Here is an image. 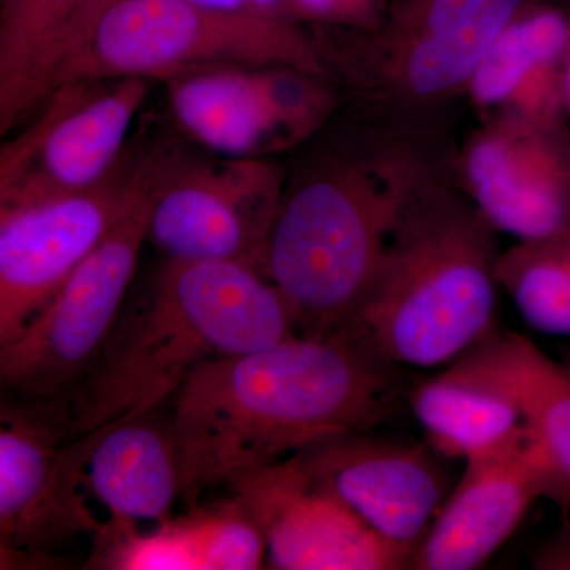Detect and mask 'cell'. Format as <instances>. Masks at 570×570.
Wrapping results in <instances>:
<instances>
[{"mask_svg":"<svg viewBox=\"0 0 570 570\" xmlns=\"http://www.w3.org/2000/svg\"><path fill=\"white\" fill-rule=\"evenodd\" d=\"M396 365L351 332L295 335L249 354L212 360L171 397L181 499L228 487L266 464L347 434L395 411Z\"/></svg>","mask_w":570,"mask_h":570,"instance_id":"obj_1","label":"cell"},{"mask_svg":"<svg viewBox=\"0 0 570 570\" xmlns=\"http://www.w3.org/2000/svg\"><path fill=\"white\" fill-rule=\"evenodd\" d=\"M291 307L254 266L168 261L145 296L116 322L88 379L48 409L78 439L157 411L197 367L295 336Z\"/></svg>","mask_w":570,"mask_h":570,"instance_id":"obj_2","label":"cell"},{"mask_svg":"<svg viewBox=\"0 0 570 570\" xmlns=\"http://www.w3.org/2000/svg\"><path fill=\"white\" fill-rule=\"evenodd\" d=\"M348 332L393 365H452L494 332L493 279L464 225L409 228Z\"/></svg>","mask_w":570,"mask_h":570,"instance_id":"obj_3","label":"cell"},{"mask_svg":"<svg viewBox=\"0 0 570 570\" xmlns=\"http://www.w3.org/2000/svg\"><path fill=\"white\" fill-rule=\"evenodd\" d=\"M302 61L305 55L291 33L261 11L187 0H110L63 61L55 91L69 82L168 80L206 67Z\"/></svg>","mask_w":570,"mask_h":570,"instance_id":"obj_4","label":"cell"},{"mask_svg":"<svg viewBox=\"0 0 570 570\" xmlns=\"http://www.w3.org/2000/svg\"><path fill=\"white\" fill-rule=\"evenodd\" d=\"M149 209L148 179L138 176L102 242L32 324L0 346V384L7 396L33 406L58 407L88 379L121 317L148 236Z\"/></svg>","mask_w":570,"mask_h":570,"instance_id":"obj_5","label":"cell"},{"mask_svg":"<svg viewBox=\"0 0 570 570\" xmlns=\"http://www.w3.org/2000/svg\"><path fill=\"white\" fill-rule=\"evenodd\" d=\"M382 216L346 184H307L283 208L262 265L306 336L348 332L365 303L382 253Z\"/></svg>","mask_w":570,"mask_h":570,"instance_id":"obj_6","label":"cell"},{"mask_svg":"<svg viewBox=\"0 0 570 570\" xmlns=\"http://www.w3.org/2000/svg\"><path fill=\"white\" fill-rule=\"evenodd\" d=\"M85 439H69L48 409L3 397L0 407L2 569L45 562L104 527L86 504Z\"/></svg>","mask_w":570,"mask_h":570,"instance_id":"obj_7","label":"cell"},{"mask_svg":"<svg viewBox=\"0 0 570 570\" xmlns=\"http://www.w3.org/2000/svg\"><path fill=\"white\" fill-rule=\"evenodd\" d=\"M146 78H119L94 94L92 81L56 89L28 132L0 157V205H26L91 189L108 176L148 94Z\"/></svg>","mask_w":570,"mask_h":570,"instance_id":"obj_8","label":"cell"},{"mask_svg":"<svg viewBox=\"0 0 570 570\" xmlns=\"http://www.w3.org/2000/svg\"><path fill=\"white\" fill-rule=\"evenodd\" d=\"M265 539L266 564L279 570L406 569L411 558L360 519L299 453L228 487Z\"/></svg>","mask_w":570,"mask_h":570,"instance_id":"obj_9","label":"cell"},{"mask_svg":"<svg viewBox=\"0 0 570 570\" xmlns=\"http://www.w3.org/2000/svg\"><path fill=\"white\" fill-rule=\"evenodd\" d=\"M134 181L111 178L26 205H0V346L21 335L102 242Z\"/></svg>","mask_w":570,"mask_h":570,"instance_id":"obj_10","label":"cell"},{"mask_svg":"<svg viewBox=\"0 0 570 570\" xmlns=\"http://www.w3.org/2000/svg\"><path fill=\"white\" fill-rule=\"evenodd\" d=\"M539 498L566 509L570 490L524 425L498 448L466 460L463 478L439 509L409 568H480L508 542Z\"/></svg>","mask_w":570,"mask_h":570,"instance_id":"obj_11","label":"cell"},{"mask_svg":"<svg viewBox=\"0 0 570 570\" xmlns=\"http://www.w3.org/2000/svg\"><path fill=\"white\" fill-rule=\"evenodd\" d=\"M148 236L168 261H235L257 268L276 212L258 165H197L146 175Z\"/></svg>","mask_w":570,"mask_h":570,"instance_id":"obj_12","label":"cell"},{"mask_svg":"<svg viewBox=\"0 0 570 570\" xmlns=\"http://www.w3.org/2000/svg\"><path fill=\"white\" fill-rule=\"evenodd\" d=\"M298 453L371 530L412 560L448 491L425 448L355 433Z\"/></svg>","mask_w":570,"mask_h":570,"instance_id":"obj_13","label":"cell"},{"mask_svg":"<svg viewBox=\"0 0 570 570\" xmlns=\"http://www.w3.org/2000/svg\"><path fill=\"white\" fill-rule=\"evenodd\" d=\"M88 448L86 485L112 520L171 519L181 498V468L171 420L146 412L82 436Z\"/></svg>","mask_w":570,"mask_h":570,"instance_id":"obj_14","label":"cell"},{"mask_svg":"<svg viewBox=\"0 0 570 570\" xmlns=\"http://www.w3.org/2000/svg\"><path fill=\"white\" fill-rule=\"evenodd\" d=\"M110 0H2L0 132L55 91L56 75Z\"/></svg>","mask_w":570,"mask_h":570,"instance_id":"obj_15","label":"cell"},{"mask_svg":"<svg viewBox=\"0 0 570 570\" xmlns=\"http://www.w3.org/2000/svg\"><path fill=\"white\" fill-rule=\"evenodd\" d=\"M450 370L497 390L519 406L532 438L570 490V374L528 337L499 333Z\"/></svg>","mask_w":570,"mask_h":570,"instance_id":"obj_16","label":"cell"},{"mask_svg":"<svg viewBox=\"0 0 570 570\" xmlns=\"http://www.w3.org/2000/svg\"><path fill=\"white\" fill-rule=\"evenodd\" d=\"M167 81L183 129L216 151L249 156L277 124L262 75L249 67H206Z\"/></svg>","mask_w":570,"mask_h":570,"instance_id":"obj_17","label":"cell"},{"mask_svg":"<svg viewBox=\"0 0 570 570\" xmlns=\"http://www.w3.org/2000/svg\"><path fill=\"white\" fill-rule=\"evenodd\" d=\"M407 400L431 448L448 459L469 460L498 448L524 426L510 397L450 367L415 385Z\"/></svg>","mask_w":570,"mask_h":570,"instance_id":"obj_18","label":"cell"},{"mask_svg":"<svg viewBox=\"0 0 570 570\" xmlns=\"http://www.w3.org/2000/svg\"><path fill=\"white\" fill-rule=\"evenodd\" d=\"M519 0H434L430 33L409 61L415 91H442L469 77L485 58Z\"/></svg>","mask_w":570,"mask_h":570,"instance_id":"obj_19","label":"cell"},{"mask_svg":"<svg viewBox=\"0 0 570 570\" xmlns=\"http://www.w3.org/2000/svg\"><path fill=\"white\" fill-rule=\"evenodd\" d=\"M469 175L483 212L502 230L531 243L570 238V205L557 178L517 174L497 141L472 151Z\"/></svg>","mask_w":570,"mask_h":570,"instance_id":"obj_20","label":"cell"},{"mask_svg":"<svg viewBox=\"0 0 570 570\" xmlns=\"http://www.w3.org/2000/svg\"><path fill=\"white\" fill-rule=\"evenodd\" d=\"M204 519L200 508L140 532L137 523L108 520L94 535L88 568L121 570L202 569Z\"/></svg>","mask_w":570,"mask_h":570,"instance_id":"obj_21","label":"cell"},{"mask_svg":"<svg viewBox=\"0 0 570 570\" xmlns=\"http://www.w3.org/2000/svg\"><path fill=\"white\" fill-rule=\"evenodd\" d=\"M534 245L509 268L510 295L532 328L570 336V238Z\"/></svg>","mask_w":570,"mask_h":570,"instance_id":"obj_22","label":"cell"},{"mask_svg":"<svg viewBox=\"0 0 570 570\" xmlns=\"http://www.w3.org/2000/svg\"><path fill=\"white\" fill-rule=\"evenodd\" d=\"M568 41V22L553 11L512 26L480 62L474 77L475 96L483 102L504 99L531 70L554 61Z\"/></svg>","mask_w":570,"mask_h":570,"instance_id":"obj_23","label":"cell"},{"mask_svg":"<svg viewBox=\"0 0 570 570\" xmlns=\"http://www.w3.org/2000/svg\"><path fill=\"white\" fill-rule=\"evenodd\" d=\"M204 517L202 570H254L266 564L262 531L235 494L198 505Z\"/></svg>","mask_w":570,"mask_h":570,"instance_id":"obj_24","label":"cell"},{"mask_svg":"<svg viewBox=\"0 0 570 570\" xmlns=\"http://www.w3.org/2000/svg\"><path fill=\"white\" fill-rule=\"evenodd\" d=\"M187 2L213 7V9L261 11V13H264L255 6L254 0H187Z\"/></svg>","mask_w":570,"mask_h":570,"instance_id":"obj_25","label":"cell"},{"mask_svg":"<svg viewBox=\"0 0 570 570\" xmlns=\"http://www.w3.org/2000/svg\"><path fill=\"white\" fill-rule=\"evenodd\" d=\"M298 2L307 10L318 14L335 13L346 6V0H298Z\"/></svg>","mask_w":570,"mask_h":570,"instance_id":"obj_26","label":"cell"},{"mask_svg":"<svg viewBox=\"0 0 570 570\" xmlns=\"http://www.w3.org/2000/svg\"><path fill=\"white\" fill-rule=\"evenodd\" d=\"M566 97H568V102L570 105V52H569V59H568V67H566Z\"/></svg>","mask_w":570,"mask_h":570,"instance_id":"obj_27","label":"cell"},{"mask_svg":"<svg viewBox=\"0 0 570 570\" xmlns=\"http://www.w3.org/2000/svg\"><path fill=\"white\" fill-rule=\"evenodd\" d=\"M276 2L277 0H254L255 6H257L262 11H264V9H268V7L275 6Z\"/></svg>","mask_w":570,"mask_h":570,"instance_id":"obj_28","label":"cell"}]
</instances>
